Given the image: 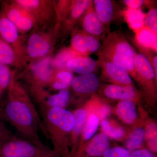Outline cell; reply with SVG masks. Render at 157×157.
<instances>
[{"instance_id": "cell-1", "label": "cell", "mask_w": 157, "mask_h": 157, "mask_svg": "<svg viewBox=\"0 0 157 157\" xmlns=\"http://www.w3.org/2000/svg\"><path fill=\"white\" fill-rule=\"evenodd\" d=\"M96 54L98 59L110 62L129 75L137 77L135 68L136 52L120 32L115 31L107 34Z\"/></svg>"}, {"instance_id": "cell-2", "label": "cell", "mask_w": 157, "mask_h": 157, "mask_svg": "<svg viewBox=\"0 0 157 157\" xmlns=\"http://www.w3.org/2000/svg\"><path fill=\"white\" fill-rule=\"evenodd\" d=\"M51 157V153L41 150L27 141L4 140L0 143V157Z\"/></svg>"}, {"instance_id": "cell-3", "label": "cell", "mask_w": 157, "mask_h": 157, "mask_svg": "<svg viewBox=\"0 0 157 157\" xmlns=\"http://www.w3.org/2000/svg\"><path fill=\"white\" fill-rule=\"evenodd\" d=\"M5 113L9 120L21 128H29L33 123V111L24 101L10 100L5 106Z\"/></svg>"}, {"instance_id": "cell-4", "label": "cell", "mask_w": 157, "mask_h": 157, "mask_svg": "<svg viewBox=\"0 0 157 157\" xmlns=\"http://www.w3.org/2000/svg\"><path fill=\"white\" fill-rule=\"evenodd\" d=\"M71 48L85 56L98 51L101 47L98 37L87 33L83 30L74 32L71 39Z\"/></svg>"}, {"instance_id": "cell-5", "label": "cell", "mask_w": 157, "mask_h": 157, "mask_svg": "<svg viewBox=\"0 0 157 157\" xmlns=\"http://www.w3.org/2000/svg\"><path fill=\"white\" fill-rule=\"evenodd\" d=\"M98 67L101 69L102 76L109 81L121 86H132L133 83L131 76L123 69L110 62L98 59L97 60Z\"/></svg>"}, {"instance_id": "cell-6", "label": "cell", "mask_w": 157, "mask_h": 157, "mask_svg": "<svg viewBox=\"0 0 157 157\" xmlns=\"http://www.w3.org/2000/svg\"><path fill=\"white\" fill-rule=\"evenodd\" d=\"M50 123L65 132L72 131L75 125L74 114L63 108L51 107L47 113Z\"/></svg>"}, {"instance_id": "cell-7", "label": "cell", "mask_w": 157, "mask_h": 157, "mask_svg": "<svg viewBox=\"0 0 157 157\" xmlns=\"http://www.w3.org/2000/svg\"><path fill=\"white\" fill-rule=\"evenodd\" d=\"M81 18L82 30L97 37L104 34L105 28L96 14L93 1Z\"/></svg>"}, {"instance_id": "cell-8", "label": "cell", "mask_w": 157, "mask_h": 157, "mask_svg": "<svg viewBox=\"0 0 157 157\" xmlns=\"http://www.w3.org/2000/svg\"><path fill=\"white\" fill-rule=\"evenodd\" d=\"M3 15L14 23L18 29L26 32L33 28V22L30 17L25 14V12L14 6L4 4Z\"/></svg>"}, {"instance_id": "cell-9", "label": "cell", "mask_w": 157, "mask_h": 157, "mask_svg": "<svg viewBox=\"0 0 157 157\" xmlns=\"http://www.w3.org/2000/svg\"><path fill=\"white\" fill-rule=\"evenodd\" d=\"M50 42L39 34L31 35L28 41L27 52L30 57L37 58L44 56L49 52Z\"/></svg>"}, {"instance_id": "cell-10", "label": "cell", "mask_w": 157, "mask_h": 157, "mask_svg": "<svg viewBox=\"0 0 157 157\" xmlns=\"http://www.w3.org/2000/svg\"><path fill=\"white\" fill-rule=\"evenodd\" d=\"M98 76L94 73L80 75L73 78L72 85L76 92L90 94L94 92L99 86Z\"/></svg>"}, {"instance_id": "cell-11", "label": "cell", "mask_w": 157, "mask_h": 157, "mask_svg": "<svg viewBox=\"0 0 157 157\" xmlns=\"http://www.w3.org/2000/svg\"><path fill=\"white\" fill-rule=\"evenodd\" d=\"M98 67L95 60L89 56H81L69 61L67 63L66 69L70 72L84 75L94 73Z\"/></svg>"}, {"instance_id": "cell-12", "label": "cell", "mask_w": 157, "mask_h": 157, "mask_svg": "<svg viewBox=\"0 0 157 157\" xmlns=\"http://www.w3.org/2000/svg\"><path fill=\"white\" fill-rule=\"evenodd\" d=\"M135 42L140 50H149L157 53V34L144 26L135 33Z\"/></svg>"}, {"instance_id": "cell-13", "label": "cell", "mask_w": 157, "mask_h": 157, "mask_svg": "<svg viewBox=\"0 0 157 157\" xmlns=\"http://www.w3.org/2000/svg\"><path fill=\"white\" fill-rule=\"evenodd\" d=\"M104 94L107 98L122 101H132L137 96L135 88L131 85H109L104 89Z\"/></svg>"}, {"instance_id": "cell-14", "label": "cell", "mask_w": 157, "mask_h": 157, "mask_svg": "<svg viewBox=\"0 0 157 157\" xmlns=\"http://www.w3.org/2000/svg\"><path fill=\"white\" fill-rule=\"evenodd\" d=\"M92 1L77 0L73 1L68 15L65 18L64 25L67 31L72 29L73 25L81 18Z\"/></svg>"}, {"instance_id": "cell-15", "label": "cell", "mask_w": 157, "mask_h": 157, "mask_svg": "<svg viewBox=\"0 0 157 157\" xmlns=\"http://www.w3.org/2000/svg\"><path fill=\"white\" fill-rule=\"evenodd\" d=\"M93 2L96 14L106 30L113 17V2L110 0H94Z\"/></svg>"}, {"instance_id": "cell-16", "label": "cell", "mask_w": 157, "mask_h": 157, "mask_svg": "<svg viewBox=\"0 0 157 157\" xmlns=\"http://www.w3.org/2000/svg\"><path fill=\"white\" fill-rule=\"evenodd\" d=\"M109 141L104 134H99L94 137L86 150V154L90 157H99L109 148Z\"/></svg>"}, {"instance_id": "cell-17", "label": "cell", "mask_w": 157, "mask_h": 157, "mask_svg": "<svg viewBox=\"0 0 157 157\" xmlns=\"http://www.w3.org/2000/svg\"><path fill=\"white\" fill-rule=\"evenodd\" d=\"M146 15L140 9L127 8L124 11L125 20L130 28L135 33L144 26Z\"/></svg>"}, {"instance_id": "cell-18", "label": "cell", "mask_w": 157, "mask_h": 157, "mask_svg": "<svg viewBox=\"0 0 157 157\" xmlns=\"http://www.w3.org/2000/svg\"><path fill=\"white\" fill-rule=\"evenodd\" d=\"M0 35L2 39L9 44L14 43L18 38L17 27L4 15L0 17Z\"/></svg>"}, {"instance_id": "cell-19", "label": "cell", "mask_w": 157, "mask_h": 157, "mask_svg": "<svg viewBox=\"0 0 157 157\" xmlns=\"http://www.w3.org/2000/svg\"><path fill=\"white\" fill-rule=\"evenodd\" d=\"M52 62L50 57H45L33 66L34 75L40 81L45 82L49 80L52 75Z\"/></svg>"}, {"instance_id": "cell-20", "label": "cell", "mask_w": 157, "mask_h": 157, "mask_svg": "<svg viewBox=\"0 0 157 157\" xmlns=\"http://www.w3.org/2000/svg\"><path fill=\"white\" fill-rule=\"evenodd\" d=\"M117 112L124 121L131 124L137 118L135 103L132 101H121L117 105Z\"/></svg>"}, {"instance_id": "cell-21", "label": "cell", "mask_w": 157, "mask_h": 157, "mask_svg": "<svg viewBox=\"0 0 157 157\" xmlns=\"http://www.w3.org/2000/svg\"><path fill=\"white\" fill-rule=\"evenodd\" d=\"M145 138V131L142 128L135 129L126 142V147L129 152L137 150L142 146Z\"/></svg>"}, {"instance_id": "cell-22", "label": "cell", "mask_w": 157, "mask_h": 157, "mask_svg": "<svg viewBox=\"0 0 157 157\" xmlns=\"http://www.w3.org/2000/svg\"><path fill=\"white\" fill-rule=\"evenodd\" d=\"M74 78L73 73L67 70H62L56 73L55 81L52 84L54 89H66L72 84Z\"/></svg>"}, {"instance_id": "cell-23", "label": "cell", "mask_w": 157, "mask_h": 157, "mask_svg": "<svg viewBox=\"0 0 157 157\" xmlns=\"http://www.w3.org/2000/svg\"><path fill=\"white\" fill-rule=\"evenodd\" d=\"M14 51L10 44L0 38V63L8 66L15 61Z\"/></svg>"}, {"instance_id": "cell-24", "label": "cell", "mask_w": 157, "mask_h": 157, "mask_svg": "<svg viewBox=\"0 0 157 157\" xmlns=\"http://www.w3.org/2000/svg\"><path fill=\"white\" fill-rule=\"evenodd\" d=\"M70 98L69 90L67 89L61 90L57 94L49 96L47 99V104L51 107L63 108L67 106Z\"/></svg>"}, {"instance_id": "cell-25", "label": "cell", "mask_w": 157, "mask_h": 157, "mask_svg": "<svg viewBox=\"0 0 157 157\" xmlns=\"http://www.w3.org/2000/svg\"><path fill=\"white\" fill-rule=\"evenodd\" d=\"M85 56L79 54L72 48H65L57 56L54 63L59 69L66 68L67 63L72 59L78 57Z\"/></svg>"}, {"instance_id": "cell-26", "label": "cell", "mask_w": 157, "mask_h": 157, "mask_svg": "<svg viewBox=\"0 0 157 157\" xmlns=\"http://www.w3.org/2000/svg\"><path fill=\"white\" fill-rule=\"evenodd\" d=\"M99 124V119L94 114L88 118L83 132V137L85 140L90 139L95 134Z\"/></svg>"}, {"instance_id": "cell-27", "label": "cell", "mask_w": 157, "mask_h": 157, "mask_svg": "<svg viewBox=\"0 0 157 157\" xmlns=\"http://www.w3.org/2000/svg\"><path fill=\"white\" fill-rule=\"evenodd\" d=\"M157 126L155 124H150L147 127L145 137L147 145L150 149L155 152H157Z\"/></svg>"}, {"instance_id": "cell-28", "label": "cell", "mask_w": 157, "mask_h": 157, "mask_svg": "<svg viewBox=\"0 0 157 157\" xmlns=\"http://www.w3.org/2000/svg\"><path fill=\"white\" fill-rule=\"evenodd\" d=\"M102 130L106 135L113 138L118 139L123 136L124 130L119 127L113 126L107 121H104L101 123Z\"/></svg>"}, {"instance_id": "cell-29", "label": "cell", "mask_w": 157, "mask_h": 157, "mask_svg": "<svg viewBox=\"0 0 157 157\" xmlns=\"http://www.w3.org/2000/svg\"><path fill=\"white\" fill-rule=\"evenodd\" d=\"M74 116L75 125L73 132L76 135H78L81 132L86 121V113L84 109H79L76 111Z\"/></svg>"}, {"instance_id": "cell-30", "label": "cell", "mask_w": 157, "mask_h": 157, "mask_svg": "<svg viewBox=\"0 0 157 157\" xmlns=\"http://www.w3.org/2000/svg\"><path fill=\"white\" fill-rule=\"evenodd\" d=\"M11 79V73L9 68L0 63V91L9 86Z\"/></svg>"}, {"instance_id": "cell-31", "label": "cell", "mask_w": 157, "mask_h": 157, "mask_svg": "<svg viewBox=\"0 0 157 157\" xmlns=\"http://www.w3.org/2000/svg\"><path fill=\"white\" fill-rule=\"evenodd\" d=\"M157 10L155 8L150 9L146 14L144 26L157 34Z\"/></svg>"}, {"instance_id": "cell-32", "label": "cell", "mask_w": 157, "mask_h": 157, "mask_svg": "<svg viewBox=\"0 0 157 157\" xmlns=\"http://www.w3.org/2000/svg\"><path fill=\"white\" fill-rule=\"evenodd\" d=\"M102 157H131V153L126 149L120 147H115L108 149Z\"/></svg>"}, {"instance_id": "cell-33", "label": "cell", "mask_w": 157, "mask_h": 157, "mask_svg": "<svg viewBox=\"0 0 157 157\" xmlns=\"http://www.w3.org/2000/svg\"><path fill=\"white\" fill-rule=\"evenodd\" d=\"M123 2L128 8L132 9H140L146 2V1L143 0H124Z\"/></svg>"}, {"instance_id": "cell-34", "label": "cell", "mask_w": 157, "mask_h": 157, "mask_svg": "<svg viewBox=\"0 0 157 157\" xmlns=\"http://www.w3.org/2000/svg\"><path fill=\"white\" fill-rule=\"evenodd\" d=\"M131 157H155L151 152L147 149H139L132 152Z\"/></svg>"}, {"instance_id": "cell-35", "label": "cell", "mask_w": 157, "mask_h": 157, "mask_svg": "<svg viewBox=\"0 0 157 157\" xmlns=\"http://www.w3.org/2000/svg\"><path fill=\"white\" fill-rule=\"evenodd\" d=\"M110 109L107 105H104L100 108L98 111V118L103 119L107 117L110 113Z\"/></svg>"}, {"instance_id": "cell-36", "label": "cell", "mask_w": 157, "mask_h": 157, "mask_svg": "<svg viewBox=\"0 0 157 157\" xmlns=\"http://www.w3.org/2000/svg\"><path fill=\"white\" fill-rule=\"evenodd\" d=\"M6 140V130L4 128L2 121L0 117V143Z\"/></svg>"}]
</instances>
